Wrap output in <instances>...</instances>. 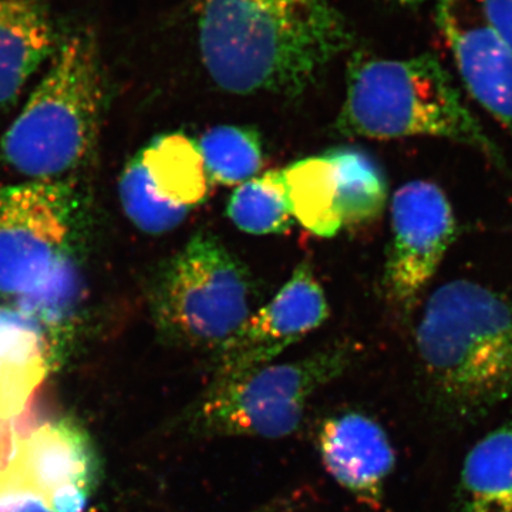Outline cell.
I'll list each match as a JSON object with an SVG mask.
<instances>
[{"label":"cell","instance_id":"1","mask_svg":"<svg viewBox=\"0 0 512 512\" xmlns=\"http://www.w3.org/2000/svg\"><path fill=\"white\" fill-rule=\"evenodd\" d=\"M197 36L221 90L289 99L312 89L355 40L332 0H201Z\"/></svg>","mask_w":512,"mask_h":512},{"label":"cell","instance_id":"2","mask_svg":"<svg viewBox=\"0 0 512 512\" xmlns=\"http://www.w3.org/2000/svg\"><path fill=\"white\" fill-rule=\"evenodd\" d=\"M414 345L437 406L458 419L491 412L512 397V292L447 282L427 299Z\"/></svg>","mask_w":512,"mask_h":512},{"label":"cell","instance_id":"3","mask_svg":"<svg viewBox=\"0 0 512 512\" xmlns=\"http://www.w3.org/2000/svg\"><path fill=\"white\" fill-rule=\"evenodd\" d=\"M336 127L350 137H436L477 150L510 173L500 147L478 123L436 56L382 59L356 52Z\"/></svg>","mask_w":512,"mask_h":512},{"label":"cell","instance_id":"4","mask_svg":"<svg viewBox=\"0 0 512 512\" xmlns=\"http://www.w3.org/2000/svg\"><path fill=\"white\" fill-rule=\"evenodd\" d=\"M103 74L89 30L64 37L45 76L2 140L10 168L28 181H60L86 160L96 140Z\"/></svg>","mask_w":512,"mask_h":512},{"label":"cell","instance_id":"5","mask_svg":"<svg viewBox=\"0 0 512 512\" xmlns=\"http://www.w3.org/2000/svg\"><path fill=\"white\" fill-rule=\"evenodd\" d=\"M362 346L342 339L311 355L210 384L175 419L190 439L278 440L301 427L309 400L356 365Z\"/></svg>","mask_w":512,"mask_h":512},{"label":"cell","instance_id":"6","mask_svg":"<svg viewBox=\"0 0 512 512\" xmlns=\"http://www.w3.org/2000/svg\"><path fill=\"white\" fill-rule=\"evenodd\" d=\"M73 218V192L62 181L0 187V296L43 325L62 322L77 299Z\"/></svg>","mask_w":512,"mask_h":512},{"label":"cell","instance_id":"7","mask_svg":"<svg viewBox=\"0 0 512 512\" xmlns=\"http://www.w3.org/2000/svg\"><path fill=\"white\" fill-rule=\"evenodd\" d=\"M256 296L247 266L220 238L200 231L161 269L151 311L170 345L215 352L254 313Z\"/></svg>","mask_w":512,"mask_h":512},{"label":"cell","instance_id":"8","mask_svg":"<svg viewBox=\"0 0 512 512\" xmlns=\"http://www.w3.org/2000/svg\"><path fill=\"white\" fill-rule=\"evenodd\" d=\"M390 211L383 289L394 311L407 318L453 245L457 221L447 195L431 181L404 184L394 192Z\"/></svg>","mask_w":512,"mask_h":512},{"label":"cell","instance_id":"9","mask_svg":"<svg viewBox=\"0 0 512 512\" xmlns=\"http://www.w3.org/2000/svg\"><path fill=\"white\" fill-rule=\"evenodd\" d=\"M210 183L198 141L163 134L128 161L119 181L121 207L140 231L165 234L205 201Z\"/></svg>","mask_w":512,"mask_h":512},{"label":"cell","instance_id":"10","mask_svg":"<svg viewBox=\"0 0 512 512\" xmlns=\"http://www.w3.org/2000/svg\"><path fill=\"white\" fill-rule=\"evenodd\" d=\"M328 318L325 291L312 265L303 261L274 299L252 313L237 333L215 350L211 380L231 379L271 365Z\"/></svg>","mask_w":512,"mask_h":512},{"label":"cell","instance_id":"11","mask_svg":"<svg viewBox=\"0 0 512 512\" xmlns=\"http://www.w3.org/2000/svg\"><path fill=\"white\" fill-rule=\"evenodd\" d=\"M316 447L333 481L360 504L379 510L396 468V451L382 424L357 410L332 414L319 424Z\"/></svg>","mask_w":512,"mask_h":512},{"label":"cell","instance_id":"12","mask_svg":"<svg viewBox=\"0 0 512 512\" xmlns=\"http://www.w3.org/2000/svg\"><path fill=\"white\" fill-rule=\"evenodd\" d=\"M15 437L12 460L0 476L32 488L47 504L66 491L93 493L99 481V458L79 424L67 419L46 421L15 431Z\"/></svg>","mask_w":512,"mask_h":512},{"label":"cell","instance_id":"13","mask_svg":"<svg viewBox=\"0 0 512 512\" xmlns=\"http://www.w3.org/2000/svg\"><path fill=\"white\" fill-rule=\"evenodd\" d=\"M57 46L52 19L40 0H0V109L18 100Z\"/></svg>","mask_w":512,"mask_h":512},{"label":"cell","instance_id":"14","mask_svg":"<svg viewBox=\"0 0 512 512\" xmlns=\"http://www.w3.org/2000/svg\"><path fill=\"white\" fill-rule=\"evenodd\" d=\"M45 325L19 309L0 308V419L13 420L32 403L49 366Z\"/></svg>","mask_w":512,"mask_h":512},{"label":"cell","instance_id":"15","mask_svg":"<svg viewBox=\"0 0 512 512\" xmlns=\"http://www.w3.org/2000/svg\"><path fill=\"white\" fill-rule=\"evenodd\" d=\"M460 504L461 512H512V417L468 451Z\"/></svg>","mask_w":512,"mask_h":512},{"label":"cell","instance_id":"16","mask_svg":"<svg viewBox=\"0 0 512 512\" xmlns=\"http://www.w3.org/2000/svg\"><path fill=\"white\" fill-rule=\"evenodd\" d=\"M323 156L335 168L342 227H363L382 217L389 185L375 158L353 146L330 148Z\"/></svg>","mask_w":512,"mask_h":512},{"label":"cell","instance_id":"17","mask_svg":"<svg viewBox=\"0 0 512 512\" xmlns=\"http://www.w3.org/2000/svg\"><path fill=\"white\" fill-rule=\"evenodd\" d=\"M293 220L322 238L340 231L335 168L325 156L303 158L284 170Z\"/></svg>","mask_w":512,"mask_h":512},{"label":"cell","instance_id":"18","mask_svg":"<svg viewBox=\"0 0 512 512\" xmlns=\"http://www.w3.org/2000/svg\"><path fill=\"white\" fill-rule=\"evenodd\" d=\"M227 214L235 227L247 234H284L288 231L293 215L284 170H271L239 185L228 202Z\"/></svg>","mask_w":512,"mask_h":512},{"label":"cell","instance_id":"19","mask_svg":"<svg viewBox=\"0 0 512 512\" xmlns=\"http://www.w3.org/2000/svg\"><path fill=\"white\" fill-rule=\"evenodd\" d=\"M211 183L241 185L264 167L261 136L252 127L211 128L198 141Z\"/></svg>","mask_w":512,"mask_h":512},{"label":"cell","instance_id":"20","mask_svg":"<svg viewBox=\"0 0 512 512\" xmlns=\"http://www.w3.org/2000/svg\"><path fill=\"white\" fill-rule=\"evenodd\" d=\"M0 512H55L42 495L10 477H0Z\"/></svg>","mask_w":512,"mask_h":512},{"label":"cell","instance_id":"21","mask_svg":"<svg viewBox=\"0 0 512 512\" xmlns=\"http://www.w3.org/2000/svg\"><path fill=\"white\" fill-rule=\"evenodd\" d=\"M484 2L491 23L512 52V0H484Z\"/></svg>","mask_w":512,"mask_h":512},{"label":"cell","instance_id":"22","mask_svg":"<svg viewBox=\"0 0 512 512\" xmlns=\"http://www.w3.org/2000/svg\"><path fill=\"white\" fill-rule=\"evenodd\" d=\"M305 498L302 494H284L247 512H301Z\"/></svg>","mask_w":512,"mask_h":512},{"label":"cell","instance_id":"23","mask_svg":"<svg viewBox=\"0 0 512 512\" xmlns=\"http://www.w3.org/2000/svg\"><path fill=\"white\" fill-rule=\"evenodd\" d=\"M15 443L16 437L12 420L0 419V474L9 467L13 451H15Z\"/></svg>","mask_w":512,"mask_h":512},{"label":"cell","instance_id":"24","mask_svg":"<svg viewBox=\"0 0 512 512\" xmlns=\"http://www.w3.org/2000/svg\"><path fill=\"white\" fill-rule=\"evenodd\" d=\"M386 2L393 3L400 8H417L424 0H386Z\"/></svg>","mask_w":512,"mask_h":512}]
</instances>
